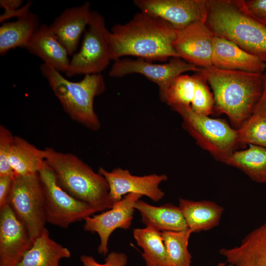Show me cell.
Segmentation results:
<instances>
[{"instance_id": "1", "label": "cell", "mask_w": 266, "mask_h": 266, "mask_svg": "<svg viewBox=\"0 0 266 266\" xmlns=\"http://www.w3.org/2000/svg\"><path fill=\"white\" fill-rule=\"evenodd\" d=\"M176 31L163 20L142 12L114 25L108 38L111 61L132 56L148 61L179 58L173 47Z\"/></svg>"}, {"instance_id": "2", "label": "cell", "mask_w": 266, "mask_h": 266, "mask_svg": "<svg viewBox=\"0 0 266 266\" xmlns=\"http://www.w3.org/2000/svg\"><path fill=\"white\" fill-rule=\"evenodd\" d=\"M210 86L214 106L226 114L235 129L252 115L263 91V74L226 70L213 66L199 72Z\"/></svg>"}, {"instance_id": "3", "label": "cell", "mask_w": 266, "mask_h": 266, "mask_svg": "<svg viewBox=\"0 0 266 266\" xmlns=\"http://www.w3.org/2000/svg\"><path fill=\"white\" fill-rule=\"evenodd\" d=\"M206 23L214 35L266 63V20L252 13L245 0H209Z\"/></svg>"}, {"instance_id": "4", "label": "cell", "mask_w": 266, "mask_h": 266, "mask_svg": "<svg viewBox=\"0 0 266 266\" xmlns=\"http://www.w3.org/2000/svg\"><path fill=\"white\" fill-rule=\"evenodd\" d=\"M43 153L58 184L67 193L89 204L98 212L112 207L108 183L100 173L72 153L59 152L51 147H46Z\"/></svg>"}, {"instance_id": "5", "label": "cell", "mask_w": 266, "mask_h": 266, "mask_svg": "<svg viewBox=\"0 0 266 266\" xmlns=\"http://www.w3.org/2000/svg\"><path fill=\"white\" fill-rule=\"evenodd\" d=\"M40 70L63 110L72 120L92 131L100 128V122L94 110V100L106 89L101 73L85 75L81 80L72 82L44 63L40 65Z\"/></svg>"}, {"instance_id": "6", "label": "cell", "mask_w": 266, "mask_h": 266, "mask_svg": "<svg viewBox=\"0 0 266 266\" xmlns=\"http://www.w3.org/2000/svg\"><path fill=\"white\" fill-rule=\"evenodd\" d=\"M182 119V126L201 148L223 163L238 145L237 130L226 121L194 112L189 108H171Z\"/></svg>"}, {"instance_id": "7", "label": "cell", "mask_w": 266, "mask_h": 266, "mask_svg": "<svg viewBox=\"0 0 266 266\" xmlns=\"http://www.w3.org/2000/svg\"><path fill=\"white\" fill-rule=\"evenodd\" d=\"M7 203L33 241L46 229L44 193L38 173L14 175Z\"/></svg>"}, {"instance_id": "8", "label": "cell", "mask_w": 266, "mask_h": 266, "mask_svg": "<svg viewBox=\"0 0 266 266\" xmlns=\"http://www.w3.org/2000/svg\"><path fill=\"white\" fill-rule=\"evenodd\" d=\"M42 186L47 222L66 229L97 212L89 204L71 196L58 183L55 174L46 162L38 173Z\"/></svg>"}, {"instance_id": "9", "label": "cell", "mask_w": 266, "mask_h": 266, "mask_svg": "<svg viewBox=\"0 0 266 266\" xmlns=\"http://www.w3.org/2000/svg\"><path fill=\"white\" fill-rule=\"evenodd\" d=\"M109 31L102 15L93 10L91 20L85 31L80 49L75 53L67 71V77L101 73L111 61L108 35Z\"/></svg>"}, {"instance_id": "10", "label": "cell", "mask_w": 266, "mask_h": 266, "mask_svg": "<svg viewBox=\"0 0 266 266\" xmlns=\"http://www.w3.org/2000/svg\"><path fill=\"white\" fill-rule=\"evenodd\" d=\"M200 68L180 58H171L168 63L163 64L142 59L125 58L114 62L108 75L119 78L133 73L142 74L157 85L160 98L178 76L187 71L199 72Z\"/></svg>"}, {"instance_id": "11", "label": "cell", "mask_w": 266, "mask_h": 266, "mask_svg": "<svg viewBox=\"0 0 266 266\" xmlns=\"http://www.w3.org/2000/svg\"><path fill=\"white\" fill-rule=\"evenodd\" d=\"M209 0H134L140 11L161 19L176 30L205 21Z\"/></svg>"}, {"instance_id": "12", "label": "cell", "mask_w": 266, "mask_h": 266, "mask_svg": "<svg viewBox=\"0 0 266 266\" xmlns=\"http://www.w3.org/2000/svg\"><path fill=\"white\" fill-rule=\"evenodd\" d=\"M197 73L178 76L160 98L161 100L171 108L184 107L200 114H211L214 107L213 95L205 78Z\"/></svg>"}, {"instance_id": "13", "label": "cell", "mask_w": 266, "mask_h": 266, "mask_svg": "<svg viewBox=\"0 0 266 266\" xmlns=\"http://www.w3.org/2000/svg\"><path fill=\"white\" fill-rule=\"evenodd\" d=\"M98 172L108 183L109 198L113 204L122 199L123 195L130 193L145 196L155 202L159 201L165 196V193L159 188V185L167 179L166 174L136 176L132 174L128 169L120 167L109 171L100 167Z\"/></svg>"}, {"instance_id": "14", "label": "cell", "mask_w": 266, "mask_h": 266, "mask_svg": "<svg viewBox=\"0 0 266 266\" xmlns=\"http://www.w3.org/2000/svg\"><path fill=\"white\" fill-rule=\"evenodd\" d=\"M142 196L138 194H128L115 202L109 210L84 219V230L97 233L99 236V254L105 256L108 253L109 238L115 230L129 229L133 219L134 204Z\"/></svg>"}, {"instance_id": "15", "label": "cell", "mask_w": 266, "mask_h": 266, "mask_svg": "<svg viewBox=\"0 0 266 266\" xmlns=\"http://www.w3.org/2000/svg\"><path fill=\"white\" fill-rule=\"evenodd\" d=\"M214 35L205 21L194 23L177 30L173 47L178 57L201 68L212 66Z\"/></svg>"}, {"instance_id": "16", "label": "cell", "mask_w": 266, "mask_h": 266, "mask_svg": "<svg viewBox=\"0 0 266 266\" xmlns=\"http://www.w3.org/2000/svg\"><path fill=\"white\" fill-rule=\"evenodd\" d=\"M33 240L7 203L0 208V266H17Z\"/></svg>"}, {"instance_id": "17", "label": "cell", "mask_w": 266, "mask_h": 266, "mask_svg": "<svg viewBox=\"0 0 266 266\" xmlns=\"http://www.w3.org/2000/svg\"><path fill=\"white\" fill-rule=\"evenodd\" d=\"M90 2L67 8L49 26L68 55L74 54L81 34L92 17Z\"/></svg>"}, {"instance_id": "18", "label": "cell", "mask_w": 266, "mask_h": 266, "mask_svg": "<svg viewBox=\"0 0 266 266\" xmlns=\"http://www.w3.org/2000/svg\"><path fill=\"white\" fill-rule=\"evenodd\" d=\"M212 66L226 70L263 74L266 63L240 48L234 42L214 35L212 53Z\"/></svg>"}, {"instance_id": "19", "label": "cell", "mask_w": 266, "mask_h": 266, "mask_svg": "<svg viewBox=\"0 0 266 266\" xmlns=\"http://www.w3.org/2000/svg\"><path fill=\"white\" fill-rule=\"evenodd\" d=\"M220 254L233 266H266V222L249 233L239 245L222 248Z\"/></svg>"}, {"instance_id": "20", "label": "cell", "mask_w": 266, "mask_h": 266, "mask_svg": "<svg viewBox=\"0 0 266 266\" xmlns=\"http://www.w3.org/2000/svg\"><path fill=\"white\" fill-rule=\"evenodd\" d=\"M25 48L58 71H67L68 55L49 26L39 25Z\"/></svg>"}, {"instance_id": "21", "label": "cell", "mask_w": 266, "mask_h": 266, "mask_svg": "<svg viewBox=\"0 0 266 266\" xmlns=\"http://www.w3.org/2000/svg\"><path fill=\"white\" fill-rule=\"evenodd\" d=\"M179 207L192 233L209 230L219 225L224 208L215 202L180 198Z\"/></svg>"}, {"instance_id": "22", "label": "cell", "mask_w": 266, "mask_h": 266, "mask_svg": "<svg viewBox=\"0 0 266 266\" xmlns=\"http://www.w3.org/2000/svg\"><path fill=\"white\" fill-rule=\"evenodd\" d=\"M134 206L139 212L141 221L146 226L162 232H177L188 228L179 206L169 203L155 206L139 200Z\"/></svg>"}, {"instance_id": "23", "label": "cell", "mask_w": 266, "mask_h": 266, "mask_svg": "<svg viewBox=\"0 0 266 266\" xmlns=\"http://www.w3.org/2000/svg\"><path fill=\"white\" fill-rule=\"evenodd\" d=\"M70 256L69 250L51 239L46 229L34 240L17 266H60L61 259Z\"/></svg>"}, {"instance_id": "24", "label": "cell", "mask_w": 266, "mask_h": 266, "mask_svg": "<svg viewBox=\"0 0 266 266\" xmlns=\"http://www.w3.org/2000/svg\"><path fill=\"white\" fill-rule=\"evenodd\" d=\"M39 26L38 15L31 11L14 22L3 23L0 27V54L18 47L25 48Z\"/></svg>"}, {"instance_id": "25", "label": "cell", "mask_w": 266, "mask_h": 266, "mask_svg": "<svg viewBox=\"0 0 266 266\" xmlns=\"http://www.w3.org/2000/svg\"><path fill=\"white\" fill-rule=\"evenodd\" d=\"M9 162L15 176L38 173L45 163L43 149L15 136Z\"/></svg>"}, {"instance_id": "26", "label": "cell", "mask_w": 266, "mask_h": 266, "mask_svg": "<svg viewBox=\"0 0 266 266\" xmlns=\"http://www.w3.org/2000/svg\"><path fill=\"white\" fill-rule=\"evenodd\" d=\"M224 164L242 171L252 180L266 183V148L250 145L246 149L234 151Z\"/></svg>"}, {"instance_id": "27", "label": "cell", "mask_w": 266, "mask_h": 266, "mask_svg": "<svg viewBox=\"0 0 266 266\" xmlns=\"http://www.w3.org/2000/svg\"><path fill=\"white\" fill-rule=\"evenodd\" d=\"M133 235L143 250L141 255L147 266H166V248L160 231L148 226L134 229Z\"/></svg>"}, {"instance_id": "28", "label": "cell", "mask_w": 266, "mask_h": 266, "mask_svg": "<svg viewBox=\"0 0 266 266\" xmlns=\"http://www.w3.org/2000/svg\"><path fill=\"white\" fill-rule=\"evenodd\" d=\"M192 233L188 228L177 232H161L166 252V266H191L192 257L188 245Z\"/></svg>"}, {"instance_id": "29", "label": "cell", "mask_w": 266, "mask_h": 266, "mask_svg": "<svg viewBox=\"0 0 266 266\" xmlns=\"http://www.w3.org/2000/svg\"><path fill=\"white\" fill-rule=\"evenodd\" d=\"M237 130L238 145L266 148V117L252 115Z\"/></svg>"}, {"instance_id": "30", "label": "cell", "mask_w": 266, "mask_h": 266, "mask_svg": "<svg viewBox=\"0 0 266 266\" xmlns=\"http://www.w3.org/2000/svg\"><path fill=\"white\" fill-rule=\"evenodd\" d=\"M14 136L6 127L0 125V176L14 174L9 158Z\"/></svg>"}, {"instance_id": "31", "label": "cell", "mask_w": 266, "mask_h": 266, "mask_svg": "<svg viewBox=\"0 0 266 266\" xmlns=\"http://www.w3.org/2000/svg\"><path fill=\"white\" fill-rule=\"evenodd\" d=\"M80 261L83 266H125L127 263V256L124 253L111 252L107 255L104 263H98L92 256L82 255Z\"/></svg>"}, {"instance_id": "32", "label": "cell", "mask_w": 266, "mask_h": 266, "mask_svg": "<svg viewBox=\"0 0 266 266\" xmlns=\"http://www.w3.org/2000/svg\"><path fill=\"white\" fill-rule=\"evenodd\" d=\"M14 174L0 176V208L7 203Z\"/></svg>"}, {"instance_id": "33", "label": "cell", "mask_w": 266, "mask_h": 266, "mask_svg": "<svg viewBox=\"0 0 266 266\" xmlns=\"http://www.w3.org/2000/svg\"><path fill=\"white\" fill-rule=\"evenodd\" d=\"M249 11L257 17L266 19V0H245Z\"/></svg>"}, {"instance_id": "34", "label": "cell", "mask_w": 266, "mask_h": 266, "mask_svg": "<svg viewBox=\"0 0 266 266\" xmlns=\"http://www.w3.org/2000/svg\"><path fill=\"white\" fill-rule=\"evenodd\" d=\"M32 3V1H28L25 5L18 9L4 8V12L0 16V22H3L13 17H17L19 18L26 15L30 11V8Z\"/></svg>"}, {"instance_id": "35", "label": "cell", "mask_w": 266, "mask_h": 266, "mask_svg": "<svg viewBox=\"0 0 266 266\" xmlns=\"http://www.w3.org/2000/svg\"><path fill=\"white\" fill-rule=\"evenodd\" d=\"M263 75V87L261 96L254 108L253 115L266 117V70Z\"/></svg>"}, {"instance_id": "36", "label": "cell", "mask_w": 266, "mask_h": 266, "mask_svg": "<svg viewBox=\"0 0 266 266\" xmlns=\"http://www.w3.org/2000/svg\"><path fill=\"white\" fill-rule=\"evenodd\" d=\"M23 3L21 0H0V4L4 9H18L22 7Z\"/></svg>"}, {"instance_id": "37", "label": "cell", "mask_w": 266, "mask_h": 266, "mask_svg": "<svg viewBox=\"0 0 266 266\" xmlns=\"http://www.w3.org/2000/svg\"><path fill=\"white\" fill-rule=\"evenodd\" d=\"M217 266H233L232 265L228 264L227 263H220Z\"/></svg>"}, {"instance_id": "38", "label": "cell", "mask_w": 266, "mask_h": 266, "mask_svg": "<svg viewBox=\"0 0 266 266\" xmlns=\"http://www.w3.org/2000/svg\"><path fill=\"white\" fill-rule=\"evenodd\" d=\"M266 20V19H265Z\"/></svg>"}]
</instances>
